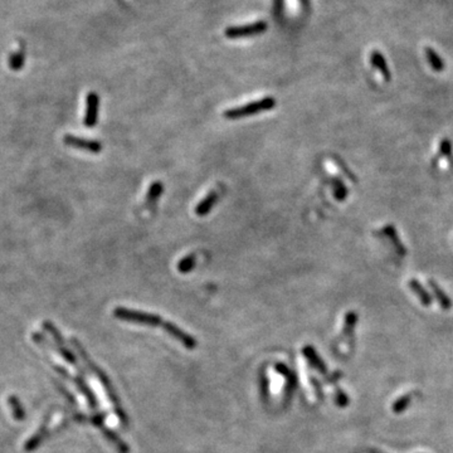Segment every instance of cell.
Listing matches in <instances>:
<instances>
[{"label": "cell", "mask_w": 453, "mask_h": 453, "mask_svg": "<svg viewBox=\"0 0 453 453\" xmlns=\"http://www.w3.org/2000/svg\"><path fill=\"white\" fill-rule=\"evenodd\" d=\"M164 191V185L160 181H154L150 186H149L148 194H146V204L149 206L155 205L156 201L159 200L161 195H163Z\"/></svg>", "instance_id": "cell-12"}, {"label": "cell", "mask_w": 453, "mask_h": 453, "mask_svg": "<svg viewBox=\"0 0 453 453\" xmlns=\"http://www.w3.org/2000/svg\"><path fill=\"white\" fill-rule=\"evenodd\" d=\"M410 403H412V394L408 393V394H404V395H402V397H399L394 403H393L392 410L395 413V414H402V413L404 412L408 407H409Z\"/></svg>", "instance_id": "cell-16"}, {"label": "cell", "mask_w": 453, "mask_h": 453, "mask_svg": "<svg viewBox=\"0 0 453 453\" xmlns=\"http://www.w3.org/2000/svg\"><path fill=\"white\" fill-rule=\"evenodd\" d=\"M370 64L375 69H378V72L382 74V77L385 81L389 82L392 79V73H390L387 61H385V57L379 51H377V49L370 53Z\"/></svg>", "instance_id": "cell-6"}, {"label": "cell", "mask_w": 453, "mask_h": 453, "mask_svg": "<svg viewBox=\"0 0 453 453\" xmlns=\"http://www.w3.org/2000/svg\"><path fill=\"white\" fill-rule=\"evenodd\" d=\"M358 322V315L355 311H349L345 316V326H344V336L345 337H353L354 328Z\"/></svg>", "instance_id": "cell-15"}, {"label": "cell", "mask_w": 453, "mask_h": 453, "mask_svg": "<svg viewBox=\"0 0 453 453\" xmlns=\"http://www.w3.org/2000/svg\"><path fill=\"white\" fill-rule=\"evenodd\" d=\"M24 63V52L23 49H17L16 53L9 57V66L13 69H19Z\"/></svg>", "instance_id": "cell-19"}, {"label": "cell", "mask_w": 453, "mask_h": 453, "mask_svg": "<svg viewBox=\"0 0 453 453\" xmlns=\"http://www.w3.org/2000/svg\"><path fill=\"white\" fill-rule=\"evenodd\" d=\"M306 357H307V359L310 360L311 364H312L313 367H315L316 369L318 370V372L326 373L325 364H323V362H321L320 358H318L317 355H316L315 350L311 349V348H307V349H306Z\"/></svg>", "instance_id": "cell-18"}, {"label": "cell", "mask_w": 453, "mask_h": 453, "mask_svg": "<svg viewBox=\"0 0 453 453\" xmlns=\"http://www.w3.org/2000/svg\"><path fill=\"white\" fill-rule=\"evenodd\" d=\"M335 163H336V165L338 166V168H340L343 171H344V174H345V175H347V178H348V179H350V180H352V181H354V183H357V180H358L357 176H355L354 174H353L352 171H350L349 169H348L347 166H345V164L343 163V161L340 160V159H336Z\"/></svg>", "instance_id": "cell-21"}, {"label": "cell", "mask_w": 453, "mask_h": 453, "mask_svg": "<svg viewBox=\"0 0 453 453\" xmlns=\"http://www.w3.org/2000/svg\"><path fill=\"white\" fill-rule=\"evenodd\" d=\"M425 58H427L428 63L432 67L433 71L442 72L443 69H444L445 64L444 62H443V59L440 58V57L438 56L437 52L433 48H430V47H427V48H425Z\"/></svg>", "instance_id": "cell-13"}, {"label": "cell", "mask_w": 453, "mask_h": 453, "mask_svg": "<svg viewBox=\"0 0 453 453\" xmlns=\"http://www.w3.org/2000/svg\"><path fill=\"white\" fill-rule=\"evenodd\" d=\"M438 151H439V155L442 158L447 159L448 164H449V168H453V146L452 141L447 138H443L439 141V146H438Z\"/></svg>", "instance_id": "cell-14"}, {"label": "cell", "mask_w": 453, "mask_h": 453, "mask_svg": "<svg viewBox=\"0 0 453 453\" xmlns=\"http://www.w3.org/2000/svg\"><path fill=\"white\" fill-rule=\"evenodd\" d=\"M408 286H409L410 290H412L413 293L417 296L418 300L420 301V303H422L423 306L428 307V306L432 305V297H430L429 292L423 287V285L419 281L415 280V278H410V280L408 281Z\"/></svg>", "instance_id": "cell-8"}, {"label": "cell", "mask_w": 453, "mask_h": 453, "mask_svg": "<svg viewBox=\"0 0 453 453\" xmlns=\"http://www.w3.org/2000/svg\"><path fill=\"white\" fill-rule=\"evenodd\" d=\"M115 316L121 320L130 321V322L135 323H141V325H149V326H159V327H163L166 332H169L170 335H173L174 337L180 342L184 347H186L188 349H194L196 345L195 340H194L191 336H189L188 333L184 332L183 330H180L179 327H176L175 325H173L171 322L168 321H164L163 318L159 317L158 315H153V313L143 312V311H136V310H130V308L125 307H118L115 310Z\"/></svg>", "instance_id": "cell-1"}, {"label": "cell", "mask_w": 453, "mask_h": 453, "mask_svg": "<svg viewBox=\"0 0 453 453\" xmlns=\"http://www.w3.org/2000/svg\"><path fill=\"white\" fill-rule=\"evenodd\" d=\"M86 115H84L83 124L87 128H93L97 124L98 119V107H99V97L94 92H89L87 94L86 99Z\"/></svg>", "instance_id": "cell-5"}, {"label": "cell", "mask_w": 453, "mask_h": 453, "mask_svg": "<svg viewBox=\"0 0 453 453\" xmlns=\"http://www.w3.org/2000/svg\"><path fill=\"white\" fill-rule=\"evenodd\" d=\"M335 402L338 407H348L349 405V398L347 397L344 392H342L340 389L336 390V395H335Z\"/></svg>", "instance_id": "cell-20"}, {"label": "cell", "mask_w": 453, "mask_h": 453, "mask_svg": "<svg viewBox=\"0 0 453 453\" xmlns=\"http://www.w3.org/2000/svg\"><path fill=\"white\" fill-rule=\"evenodd\" d=\"M267 29V23L266 22H257L253 24H247V26H238V27H230L225 29V37L231 39L243 38V37L257 36V34L263 33Z\"/></svg>", "instance_id": "cell-3"}, {"label": "cell", "mask_w": 453, "mask_h": 453, "mask_svg": "<svg viewBox=\"0 0 453 453\" xmlns=\"http://www.w3.org/2000/svg\"><path fill=\"white\" fill-rule=\"evenodd\" d=\"M196 265V256L194 253H190V255L185 256L184 258H181L178 263V270L179 272L181 273H188L195 267Z\"/></svg>", "instance_id": "cell-17"}, {"label": "cell", "mask_w": 453, "mask_h": 453, "mask_svg": "<svg viewBox=\"0 0 453 453\" xmlns=\"http://www.w3.org/2000/svg\"><path fill=\"white\" fill-rule=\"evenodd\" d=\"M428 285H429L430 290H432L433 295H434L435 300H437V302L439 303L440 307H442L443 310H448V308H450V306H452L450 298L445 295V292L439 287V285H438L434 280L428 281Z\"/></svg>", "instance_id": "cell-10"}, {"label": "cell", "mask_w": 453, "mask_h": 453, "mask_svg": "<svg viewBox=\"0 0 453 453\" xmlns=\"http://www.w3.org/2000/svg\"><path fill=\"white\" fill-rule=\"evenodd\" d=\"M383 233H384L385 237L390 241L393 248L397 251L398 255L399 256L407 255V248H405V246L403 245V242L400 241V238H399V236H398L397 230H395L394 225H390V224L385 225L384 228H383Z\"/></svg>", "instance_id": "cell-7"}, {"label": "cell", "mask_w": 453, "mask_h": 453, "mask_svg": "<svg viewBox=\"0 0 453 453\" xmlns=\"http://www.w3.org/2000/svg\"><path fill=\"white\" fill-rule=\"evenodd\" d=\"M276 107V99L273 97H265L262 99H258L256 102L245 104V106L235 107V108H228L224 111L223 116L228 120H238V119L248 118V116L257 115L261 112L270 111V109Z\"/></svg>", "instance_id": "cell-2"}, {"label": "cell", "mask_w": 453, "mask_h": 453, "mask_svg": "<svg viewBox=\"0 0 453 453\" xmlns=\"http://www.w3.org/2000/svg\"><path fill=\"white\" fill-rule=\"evenodd\" d=\"M219 194L216 191H210L208 195L204 199H201V201H199L198 205L195 206V214L199 216H204L206 214L210 213V210L213 209V206L215 205L216 201H218Z\"/></svg>", "instance_id": "cell-9"}, {"label": "cell", "mask_w": 453, "mask_h": 453, "mask_svg": "<svg viewBox=\"0 0 453 453\" xmlns=\"http://www.w3.org/2000/svg\"><path fill=\"white\" fill-rule=\"evenodd\" d=\"M63 141L66 145L72 146L74 149H81V150L88 151V153L92 154H98L102 150V144L97 140H89V139L78 138V136L66 135Z\"/></svg>", "instance_id": "cell-4"}, {"label": "cell", "mask_w": 453, "mask_h": 453, "mask_svg": "<svg viewBox=\"0 0 453 453\" xmlns=\"http://www.w3.org/2000/svg\"><path fill=\"white\" fill-rule=\"evenodd\" d=\"M372 453H380V452H377V450H373Z\"/></svg>", "instance_id": "cell-22"}, {"label": "cell", "mask_w": 453, "mask_h": 453, "mask_svg": "<svg viewBox=\"0 0 453 453\" xmlns=\"http://www.w3.org/2000/svg\"><path fill=\"white\" fill-rule=\"evenodd\" d=\"M330 184H331V188H332V193L333 196H335L336 200L338 201H343L348 198V194H349V190H348L347 185L343 183L342 180L336 176H332L330 178Z\"/></svg>", "instance_id": "cell-11"}]
</instances>
